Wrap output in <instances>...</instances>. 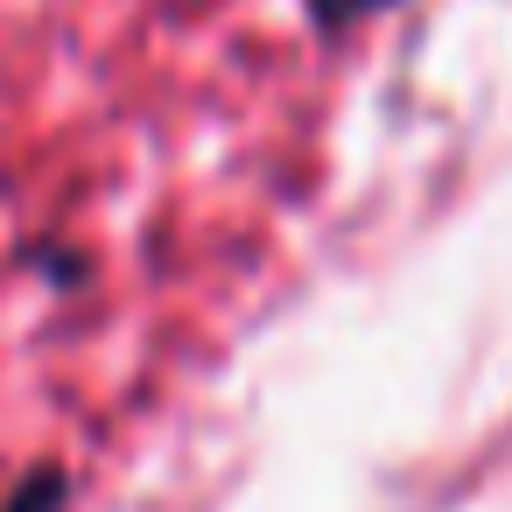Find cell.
Wrapping results in <instances>:
<instances>
[{"label": "cell", "mask_w": 512, "mask_h": 512, "mask_svg": "<svg viewBox=\"0 0 512 512\" xmlns=\"http://www.w3.org/2000/svg\"><path fill=\"white\" fill-rule=\"evenodd\" d=\"M57 505H64V477H50V470L29 477V484L8 498V512H57Z\"/></svg>", "instance_id": "obj_1"}, {"label": "cell", "mask_w": 512, "mask_h": 512, "mask_svg": "<svg viewBox=\"0 0 512 512\" xmlns=\"http://www.w3.org/2000/svg\"><path fill=\"white\" fill-rule=\"evenodd\" d=\"M309 8H316V22H358V15H372V8H393V0H309Z\"/></svg>", "instance_id": "obj_2"}]
</instances>
